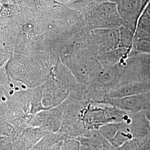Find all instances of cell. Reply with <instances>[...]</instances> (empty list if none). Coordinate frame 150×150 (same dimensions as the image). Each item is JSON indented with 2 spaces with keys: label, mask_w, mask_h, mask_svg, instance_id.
Masks as SVG:
<instances>
[{
  "label": "cell",
  "mask_w": 150,
  "mask_h": 150,
  "mask_svg": "<svg viewBox=\"0 0 150 150\" xmlns=\"http://www.w3.org/2000/svg\"><path fill=\"white\" fill-rule=\"evenodd\" d=\"M96 132L116 148L129 141L149 137L150 124L147 112H129L123 121L106 125Z\"/></svg>",
  "instance_id": "1"
},
{
  "label": "cell",
  "mask_w": 150,
  "mask_h": 150,
  "mask_svg": "<svg viewBox=\"0 0 150 150\" xmlns=\"http://www.w3.org/2000/svg\"><path fill=\"white\" fill-rule=\"evenodd\" d=\"M119 28L90 30L87 36V54L97 57L101 54L120 47Z\"/></svg>",
  "instance_id": "2"
},
{
  "label": "cell",
  "mask_w": 150,
  "mask_h": 150,
  "mask_svg": "<svg viewBox=\"0 0 150 150\" xmlns=\"http://www.w3.org/2000/svg\"><path fill=\"white\" fill-rule=\"evenodd\" d=\"M101 67L96 57L86 54L77 55L71 61V71L76 80L85 85L91 83Z\"/></svg>",
  "instance_id": "3"
},
{
  "label": "cell",
  "mask_w": 150,
  "mask_h": 150,
  "mask_svg": "<svg viewBox=\"0 0 150 150\" xmlns=\"http://www.w3.org/2000/svg\"><path fill=\"white\" fill-rule=\"evenodd\" d=\"M102 102L129 112H150V91L131 96L108 98Z\"/></svg>",
  "instance_id": "4"
},
{
  "label": "cell",
  "mask_w": 150,
  "mask_h": 150,
  "mask_svg": "<svg viewBox=\"0 0 150 150\" xmlns=\"http://www.w3.org/2000/svg\"><path fill=\"white\" fill-rule=\"evenodd\" d=\"M149 91H150V82L140 81H132L124 83L109 91L106 95L105 100L134 96Z\"/></svg>",
  "instance_id": "5"
},
{
  "label": "cell",
  "mask_w": 150,
  "mask_h": 150,
  "mask_svg": "<svg viewBox=\"0 0 150 150\" xmlns=\"http://www.w3.org/2000/svg\"><path fill=\"white\" fill-rule=\"evenodd\" d=\"M137 54L133 48L118 47L101 54L96 57L103 67H111L121 61Z\"/></svg>",
  "instance_id": "6"
},
{
  "label": "cell",
  "mask_w": 150,
  "mask_h": 150,
  "mask_svg": "<svg viewBox=\"0 0 150 150\" xmlns=\"http://www.w3.org/2000/svg\"><path fill=\"white\" fill-rule=\"evenodd\" d=\"M81 144L86 145L92 150H112L115 147L97 132L87 137L76 138Z\"/></svg>",
  "instance_id": "7"
},
{
  "label": "cell",
  "mask_w": 150,
  "mask_h": 150,
  "mask_svg": "<svg viewBox=\"0 0 150 150\" xmlns=\"http://www.w3.org/2000/svg\"><path fill=\"white\" fill-rule=\"evenodd\" d=\"M139 63V79L141 81L150 82V54H137Z\"/></svg>",
  "instance_id": "8"
},
{
  "label": "cell",
  "mask_w": 150,
  "mask_h": 150,
  "mask_svg": "<svg viewBox=\"0 0 150 150\" xmlns=\"http://www.w3.org/2000/svg\"><path fill=\"white\" fill-rule=\"evenodd\" d=\"M134 48L138 54H150V36L136 38Z\"/></svg>",
  "instance_id": "9"
},
{
  "label": "cell",
  "mask_w": 150,
  "mask_h": 150,
  "mask_svg": "<svg viewBox=\"0 0 150 150\" xmlns=\"http://www.w3.org/2000/svg\"><path fill=\"white\" fill-rule=\"evenodd\" d=\"M64 146V150H80L81 144L79 141L72 138L67 141Z\"/></svg>",
  "instance_id": "10"
},
{
  "label": "cell",
  "mask_w": 150,
  "mask_h": 150,
  "mask_svg": "<svg viewBox=\"0 0 150 150\" xmlns=\"http://www.w3.org/2000/svg\"><path fill=\"white\" fill-rule=\"evenodd\" d=\"M80 150H92L90 147L87 146L86 145H82L81 144L80 149Z\"/></svg>",
  "instance_id": "11"
},
{
  "label": "cell",
  "mask_w": 150,
  "mask_h": 150,
  "mask_svg": "<svg viewBox=\"0 0 150 150\" xmlns=\"http://www.w3.org/2000/svg\"><path fill=\"white\" fill-rule=\"evenodd\" d=\"M147 117L149 118V124H150V112H147Z\"/></svg>",
  "instance_id": "12"
},
{
  "label": "cell",
  "mask_w": 150,
  "mask_h": 150,
  "mask_svg": "<svg viewBox=\"0 0 150 150\" xmlns=\"http://www.w3.org/2000/svg\"><path fill=\"white\" fill-rule=\"evenodd\" d=\"M118 150V149H117V148H116V147H115V149H114V150Z\"/></svg>",
  "instance_id": "13"
},
{
  "label": "cell",
  "mask_w": 150,
  "mask_h": 150,
  "mask_svg": "<svg viewBox=\"0 0 150 150\" xmlns=\"http://www.w3.org/2000/svg\"></svg>",
  "instance_id": "14"
}]
</instances>
